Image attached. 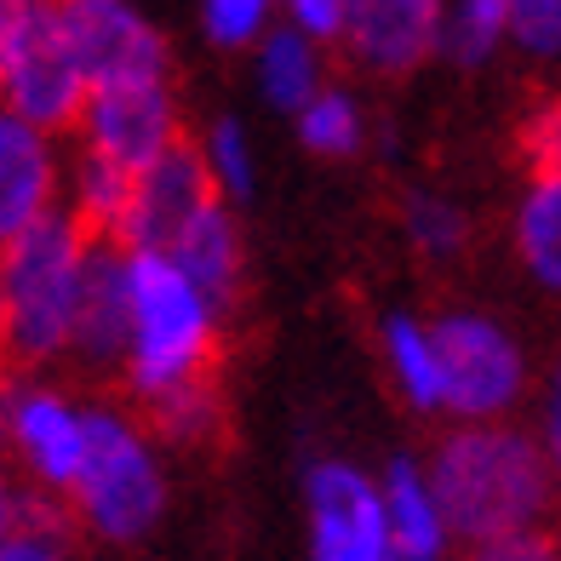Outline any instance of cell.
I'll return each instance as SVG.
<instances>
[{"mask_svg":"<svg viewBox=\"0 0 561 561\" xmlns=\"http://www.w3.org/2000/svg\"><path fill=\"white\" fill-rule=\"evenodd\" d=\"M556 488L561 481L545 436H527L516 424H458L430 453V493L447 516V533L470 550L510 533H533L550 516Z\"/></svg>","mask_w":561,"mask_h":561,"instance_id":"1","label":"cell"},{"mask_svg":"<svg viewBox=\"0 0 561 561\" xmlns=\"http://www.w3.org/2000/svg\"><path fill=\"white\" fill-rule=\"evenodd\" d=\"M98 236L69 207L0 247V373H53L75 350Z\"/></svg>","mask_w":561,"mask_h":561,"instance_id":"2","label":"cell"},{"mask_svg":"<svg viewBox=\"0 0 561 561\" xmlns=\"http://www.w3.org/2000/svg\"><path fill=\"white\" fill-rule=\"evenodd\" d=\"M133 259V350H126L121 385L138 407L156 401L178 385L213 378L218 350V310L195 280L178 270L172 252L126 247Z\"/></svg>","mask_w":561,"mask_h":561,"instance_id":"3","label":"cell"},{"mask_svg":"<svg viewBox=\"0 0 561 561\" xmlns=\"http://www.w3.org/2000/svg\"><path fill=\"white\" fill-rule=\"evenodd\" d=\"M69 516L98 545H138L167 516V470L149 430L126 407L92 401L87 413V465L69 488Z\"/></svg>","mask_w":561,"mask_h":561,"instance_id":"4","label":"cell"},{"mask_svg":"<svg viewBox=\"0 0 561 561\" xmlns=\"http://www.w3.org/2000/svg\"><path fill=\"white\" fill-rule=\"evenodd\" d=\"M87 413L92 401L69 396L46 373H0V453L30 493L69 499L87 465Z\"/></svg>","mask_w":561,"mask_h":561,"instance_id":"5","label":"cell"},{"mask_svg":"<svg viewBox=\"0 0 561 561\" xmlns=\"http://www.w3.org/2000/svg\"><path fill=\"white\" fill-rule=\"evenodd\" d=\"M436 333V355H442V396L447 413L481 424V419H504L510 407L527 390V355L516 350V339L504 333L493 316L481 310H453L442 321H430Z\"/></svg>","mask_w":561,"mask_h":561,"instance_id":"6","label":"cell"},{"mask_svg":"<svg viewBox=\"0 0 561 561\" xmlns=\"http://www.w3.org/2000/svg\"><path fill=\"white\" fill-rule=\"evenodd\" d=\"M75 138H81L87 156L115 161L126 172H144L149 161H161L167 149L184 138V115H178L172 75H138V81L92 87Z\"/></svg>","mask_w":561,"mask_h":561,"instance_id":"7","label":"cell"},{"mask_svg":"<svg viewBox=\"0 0 561 561\" xmlns=\"http://www.w3.org/2000/svg\"><path fill=\"white\" fill-rule=\"evenodd\" d=\"M87 98H92V75H87L81 53H75V41L64 30L58 0H41V12L30 18V30H23V41H18V58L7 69L0 104L64 138V133L81 126Z\"/></svg>","mask_w":561,"mask_h":561,"instance_id":"8","label":"cell"},{"mask_svg":"<svg viewBox=\"0 0 561 561\" xmlns=\"http://www.w3.org/2000/svg\"><path fill=\"white\" fill-rule=\"evenodd\" d=\"M304 499H310V561H390L396 539L378 481L344 458H321L304 481Z\"/></svg>","mask_w":561,"mask_h":561,"instance_id":"9","label":"cell"},{"mask_svg":"<svg viewBox=\"0 0 561 561\" xmlns=\"http://www.w3.org/2000/svg\"><path fill=\"white\" fill-rule=\"evenodd\" d=\"M64 201H69V167L58 133L0 104V247H12L35 224L64 213Z\"/></svg>","mask_w":561,"mask_h":561,"instance_id":"10","label":"cell"},{"mask_svg":"<svg viewBox=\"0 0 561 561\" xmlns=\"http://www.w3.org/2000/svg\"><path fill=\"white\" fill-rule=\"evenodd\" d=\"M64 30L81 53L92 87L138 81V75H172V46L133 0H58Z\"/></svg>","mask_w":561,"mask_h":561,"instance_id":"11","label":"cell"},{"mask_svg":"<svg viewBox=\"0 0 561 561\" xmlns=\"http://www.w3.org/2000/svg\"><path fill=\"white\" fill-rule=\"evenodd\" d=\"M218 201V178L201 156V144L178 138L161 161H149L138 178H133V207H126V224H121V247H144V252H167L178 241L201 207Z\"/></svg>","mask_w":561,"mask_h":561,"instance_id":"12","label":"cell"},{"mask_svg":"<svg viewBox=\"0 0 561 561\" xmlns=\"http://www.w3.org/2000/svg\"><path fill=\"white\" fill-rule=\"evenodd\" d=\"M447 12L442 0H350L344 23V53L367 75H413L442 46Z\"/></svg>","mask_w":561,"mask_h":561,"instance_id":"13","label":"cell"},{"mask_svg":"<svg viewBox=\"0 0 561 561\" xmlns=\"http://www.w3.org/2000/svg\"><path fill=\"white\" fill-rule=\"evenodd\" d=\"M126 350H133V259H126L121 241H98L87 293H81V316H75L69 362L104 378L126 367Z\"/></svg>","mask_w":561,"mask_h":561,"instance_id":"14","label":"cell"},{"mask_svg":"<svg viewBox=\"0 0 561 561\" xmlns=\"http://www.w3.org/2000/svg\"><path fill=\"white\" fill-rule=\"evenodd\" d=\"M167 252L178 259V270H184L195 287L213 298L218 316L236 310V298H241V229H236V218H229L224 195L178 229V241Z\"/></svg>","mask_w":561,"mask_h":561,"instance_id":"15","label":"cell"},{"mask_svg":"<svg viewBox=\"0 0 561 561\" xmlns=\"http://www.w3.org/2000/svg\"><path fill=\"white\" fill-rule=\"evenodd\" d=\"M385 516H390V539L401 556H424V561H442L447 550V516H442V504L436 493H430V470H419L407 453H396L390 465H385Z\"/></svg>","mask_w":561,"mask_h":561,"instance_id":"16","label":"cell"},{"mask_svg":"<svg viewBox=\"0 0 561 561\" xmlns=\"http://www.w3.org/2000/svg\"><path fill=\"white\" fill-rule=\"evenodd\" d=\"M516 259L545 293L561 298V184L533 178L516 207Z\"/></svg>","mask_w":561,"mask_h":561,"instance_id":"17","label":"cell"},{"mask_svg":"<svg viewBox=\"0 0 561 561\" xmlns=\"http://www.w3.org/2000/svg\"><path fill=\"white\" fill-rule=\"evenodd\" d=\"M133 178L138 172H126L115 161H98V156H75L69 167V201L64 207L81 218L98 241H115L121 236V224H126V207H133Z\"/></svg>","mask_w":561,"mask_h":561,"instance_id":"18","label":"cell"},{"mask_svg":"<svg viewBox=\"0 0 561 561\" xmlns=\"http://www.w3.org/2000/svg\"><path fill=\"white\" fill-rule=\"evenodd\" d=\"M385 355H390V373L401 396L419 407V413H447V396H442V355H436V333L413 316H390L385 321Z\"/></svg>","mask_w":561,"mask_h":561,"instance_id":"19","label":"cell"},{"mask_svg":"<svg viewBox=\"0 0 561 561\" xmlns=\"http://www.w3.org/2000/svg\"><path fill=\"white\" fill-rule=\"evenodd\" d=\"M259 87L275 110L298 115L310 98L321 92V64H316V41L304 30H275L259 41Z\"/></svg>","mask_w":561,"mask_h":561,"instance_id":"20","label":"cell"},{"mask_svg":"<svg viewBox=\"0 0 561 561\" xmlns=\"http://www.w3.org/2000/svg\"><path fill=\"white\" fill-rule=\"evenodd\" d=\"M144 419L161 442L172 447H201L224 430V401L213 390V378H195V385H178L156 401H144Z\"/></svg>","mask_w":561,"mask_h":561,"instance_id":"21","label":"cell"},{"mask_svg":"<svg viewBox=\"0 0 561 561\" xmlns=\"http://www.w3.org/2000/svg\"><path fill=\"white\" fill-rule=\"evenodd\" d=\"M0 561H75V516L64 499L30 493L23 522L0 539Z\"/></svg>","mask_w":561,"mask_h":561,"instance_id":"22","label":"cell"},{"mask_svg":"<svg viewBox=\"0 0 561 561\" xmlns=\"http://www.w3.org/2000/svg\"><path fill=\"white\" fill-rule=\"evenodd\" d=\"M362 104L344 92V87H321L310 104L298 110V138H304V149L310 156H327V161H344V156H355L362 149Z\"/></svg>","mask_w":561,"mask_h":561,"instance_id":"23","label":"cell"},{"mask_svg":"<svg viewBox=\"0 0 561 561\" xmlns=\"http://www.w3.org/2000/svg\"><path fill=\"white\" fill-rule=\"evenodd\" d=\"M510 35V0H458V12L442 30V53L458 69H476L493 58V46Z\"/></svg>","mask_w":561,"mask_h":561,"instance_id":"24","label":"cell"},{"mask_svg":"<svg viewBox=\"0 0 561 561\" xmlns=\"http://www.w3.org/2000/svg\"><path fill=\"white\" fill-rule=\"evenodd\" d=\"M401 229L419 252H430V259H453V252L470 241V218L458 213L447 195H430V190H413L401 201Z\"/></svg>","mask_w":561,"mask_h":561,"instance_id":"25","label":"cell"},{"mask_svg":"<svg viewBox=\"0 0 561 561\" xmlns=\"http://www.w3.org/2000/svg\"><path fill=\"white\" fill-rule=\"evenodd\" d=\"M201 156H207L224 201H252V190H259V167H252V149H247V126L241 121L218 115L207 126V138H201Z\"/></svg>","mask_w":561,"mask_h":561,"instance_id":"26","label":"cell"},{"mask_svg":"<svg viewBox=\"0 0 561 561\" xmlns=\"http://www.w3.org/2000/svg\"><path fill=\"white\" fill-rule=\"evenodd\" d=\"M264 23H270V0H201V30L224 53L264 41Z\"/></svg>","mask_w":561,"mask_h":561,"instance_id":"27","label":"cell"},{"mask_svg":"<svg viewBox=\"0 0 561 561\" xmlns=\"http://www.w3.org/2000/svg\"><path fill=\"white\" fill-rule=\"evenodd\" d=\"M522 167L533 178H556L561 184V98H545L522 121Z\"/></svg>","mask_w":561,"mask_h":561,"instance_id":"28","label":"cell"},{"mask_svg":"<svg viewBox=\"0 0 561 561\" xmlns=\"http://www.w3.org/2000/svg\"><path fill=\"white\" fill-rule=\"evenodd\" d=\"M510 41L533 58L561 53V0H510Z\"/></svg>","mask_w":561,"mask_h":561,"instance_id":"29","label":"cell"},{"mask_svg":"<svg viewBox=\"0 0 561 561\" xmlns=\"http://www.w3.org/2000/svg\"><path fill=\"white\" fill-rule=\"evenodd\" d=\"M293 30H304L310 41H344L350 23V0H287Z\"/></svg>","mask_w":561,"mask_h":561,"instance_id":"30","label":"cell"},{"mask_svg":"<svg viewBox=\"0 0 561 561\" xmlns=\"http://www.w3.org/2000/svg\"><path fill=\"white\" fill-rule=\"evenodd\" d=\"M470 561H561V545L550 533H510V539H493V545H476Z\"/></svg>","mask_w":561,"mask_h":561,"instance_id":"31","label":"cell"},{"mask_svg":"<svg viewBox=\"0 0 561 561\" xmlns=\"http://www.w3.org/2000/svg\"><path fill=\"white\" fill-rule=\"evenodd\" d=\"M35 12H41V0H0V87H7V69H12L18 41H23Z\"/></svg>","mask_w":561,"mask_h":561,"instance_id":"32","label":"cell"},{"mask_svg":"<svg viewBox=\"0 0 561 561\" xmlns=\"http://www.w3.org/2000/svg\"><path fill=\"white\" fill-rule=\"evenodd\" d=\"M23 504H30V488H23V476L7 465V453H0V539L23 522Z\"/></svg>","mask_w":561,"mask_h":561,"instance_id":"33","label":"cell"},{"mask_svg":"<svg viewBox=\"0 0 561 561\" xmlns=\"http://www.w3.org/2000/svg\"><path fill=\"white\" fill-rule=\"evenodd\" d=\"M545 453H550L556 481H561V355L550 367V390H545Z\"/></svg>","mask_w":561,"mask_h":561,"instance_id":"34","label":"cell"},{"mask_svg":"<svg viewBox=\"0 0 561 561\" xmlns=\"http://www.w3.org/2000/svg\"><path fill=\"white\" fill-rule=\"evenodd\" d=\"M390 561H424V556H401V550H390Z\"/></svg>","mask_w":561,"mask_h":561,"instance_id":"35","label":"cell"}]
</instances>
